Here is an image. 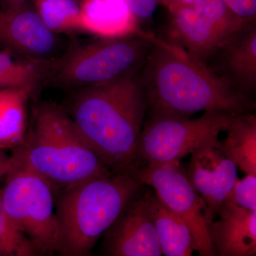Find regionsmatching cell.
<instances>
[{"label":"cell","mask_w":256,"mask_h":256,"mask_svg":"<svg viewBox=\"0 0 256 256\" xmlns=\"http://www.w3.org/2000/svg\"><path fill=\"white\" fill-rule=\"evenodd\" d=\"M136 68L82 88L69 116L92 151L114 173L140 169L138 146L148 102Z\"/></svg>","instance_id":"obj_1"},{"label":"cell","mask_w":256,"mask_h":256,"mask_svg":"<svg viewBox=\"0 0 256 256\" xmlns=\"http://www.w3.org/2000/svg\"><path fill=\"white\" fill-rule=\"evenodd\" d=\"M146 56L140 77L149 114L190 117L196 112H250L256 105L207 65L181 47L159 40Z\"/></svg>","instance_id":"obj_2"},{"label":"cell","mask_w":256,"mask_h":256,"mask_svg":"<svg viewBox=\"0 0 256 256\" xmlns=\"http://www.w3.org/2000/svg\"><path fill=\"white\" fill-rule=\"evenodd\" d=\"M14 151L50 182L53 191L112 173L86 142L68 112L54 104L36 106L24 141Z\"/></svg>","instance_id":"obj_3"},{"label":"cell","mask_w":256,"mask_h":256,"mask_svg":"<svg viewBox=\"0 0 256 256\" xmlns=\"http://www.w3.org/2000/svg\"><path fill=\"white\" fill-rule=\"evenodd\" d=\"M142 186L137 174L112 172L60 192L55 212L60 230L58 254L90 255Z\"/></svg>","instance_id":"obj_4"},{"label":"cell","mask_w":256,"mask_h":256,"mask_svg":"<svg viewBox=\"0 0 256 256\" xmlns=\"http://www.w3.org/2000/svg\"><path fill=\"white\" fill-rule=\"evenodd\" d=\"M2 188L3 206L10 220L31 242L38 255L58 254L60 230L50 182L18 153Z\"/></svg>","instance_id":"obj_5"},{"label":"cell","mask_w":256,"mask_h":256,"mask_svg":"<svg viewBox=\"0 0 256 256\" xmlns=\"http://www.w3.org/2000/svg\"><path fill=\"white\" fill-rule=\"evenodd\" d=\"M235 114L212 111L204 112L197 118L149 114L138 141L141 168L148 164L178 162L202 144L227 131Z\"/></svg>","instance_id":"obj_6"},{"label":"cell","mask_w":256,"mask_h":256,"mask_svg":"<svg viewBox=\"0 0 256 256\" xmlns=\"http://www.w3.org/2000/svg\"><path fill=\"white\" fill-rule=\"evenodd\" d=\"M152 44L140 37H126L104 38L79 47L57 60L46 82L82 88L108 82L136 69Z\"/></svg>","instance_id":"obj_7"},{"label":"cell","mask_w":256,"mask_h":256,"mask_svg":"<svg viewBox=\"0 0 256 256\" xmlns=\"http://www.w3.org/2000/svg\"><path fill=\"white\" fill-rule=\"evenodd\" d=\"M137 176L142 185L154 188L160 201L188 224L198 255L217 256L210 235L214 216L192 186L180 162L144 165Z\"/></svg>","instance_id":"obj_8"},{"label":"cell","mask_w":256,"mask_h":256,"mask_svg":"<svg viewBox=\"0 0 256 256\" xmlns=\"http://www.w3.org/2000/svg\"><path fill=\"white\" fill-rule=\"evenodd\" d=\"M102 252L111 256L162 255L154 223L141 190L104 235Z\"/></svg>","instance_id":"obj_9"},{"label":"cell","mask_w":256,"mask_h":256,"mask_svg":"<svg viewBox=\"0 0 256 256\" xmlns=\"http://www.w3.org/2000/svg\"><path fill=\"white\" fill-rule=\"evenodd\" d=\"M186 174L214 216L218 214L238 178L236 164L226 152L218 138L192 152Z\"/></svg>","instance_id":"obj_10"},{"label":"cell","mask_w":256,"mask_h":256,"mask_svg":"<svg viewBox=\"0 0 256 256\" xmlns=\"http://www.w3.org/2000/svg\"><path fill=\"white\" fill-rule=\"evenodd\" d=\"M55 33L28 2L0 9V46L20 56L50 60L56 45Z\"/></svg>","instance_id":"obj_11"},{"label":"cell","mask_w":256,"mask_h":256,"mask_svg":"<svg viewBox=\"0 0 256 256\" xmlns=\"http://www.w3.org/2000/svg\"><path fill=\"white\" fill-rule=\"evenodd\" d=\"M220 218L212 222L210 235L217 256L256 255V212L237 205L230 196L220 207Z\"/></svg>","instance_id":"obj_12"},{"label":"cell","mask_w":256,"mask_h":256,"mask_svg":"<svg viewBox=\"0 0 256 256\" xmlns=\"http://www.w3.org/2000/svg\"><path fill=\"white\" fill-rule=\"evenodd\" d=\"M80 4V30L102 38L140 37L152 44L159 40L141 30L124 0H82Z\"/></svg>","instance_id":"obj_13"},{"label":"cell","mask_w":256,"mask_h":256,"mask_svg":"<svg viewBox=\"0 0 256 256\" xmlns=\"http://www.w3.org/2000/svg\"><path fill=\"white\" fill-rule=\"evenodd\" d=\"M214 55L220 58L218 74L250 97L256 88V22L244 25L227 38Z\"/></svg>","instance_id":"obj_14"},{"label":"cell","mask_w":256,"mask_h":256,"mask_svg":"<svg viewBox=\"0 0 256 256\" xmlns=\"http://www.w3.org/2000/svg\"><path fill=\"white\" fill-rule=\"evenodd\" d=\"M171 14L170 31L174 44L206 62L224 40L191 4L166 5Z\"/></svg>","instance_id":"obj_15"},{"label":"cell","mask_w":256,"mask_h":256,"mask_svg":"<svg viewBox=\"0 0 256 256\" xmlns=\"http://www.w3.org/2000/svg\"><path fill=\"white\" fill-rule=\"evenodd\" d=\"M149 208L162 254L190 256L196 250L194 238L188 224L165 206L156 192H143Z\"/></svg>","instance_id":"obj_16"},{"label":"cell","mask_w":256,"mask_h":256,"mask_svg":"<svg viewBox=\"0 0 256 256\" xmlns=\"http://www.w3.org/2000/svg\"><path fill=\"white\" fill-rule=\"evenodd\" d=\"M32 88L0 90V150L16 149L24 142L28 131L26 108L34 92Z\"/></svg>","instance_id":"obj_17"},{"label":"cell","mask_w":256,"mask_h":256,"mask_svg":"<svg viewBox=\"0 0 256 256\" xmlns=\"http://www.w3.org/2000/svg\"><path fill=\"white\" fill-rule=\"evenodd\" d=\"M14 55L6 50H0V90L26 87L36 90L40 84L46 82L58 60Z\"/></svg>","instance_id":"obj_18"},{"label":"cell","mask_w":256,"mask_h":256,"mask_svg":"<svg viewBox=\"0 0 256 256\" xmlns=\"http://www.w3.org/2000/svg\"><path fill=\"white\" fill-rule=\"evenodd\" d=\"M227 132L222 141L226 152L246 174H256V114H235Z\"/></svg>","instance_id":"obj_19"},{"label":"cell","mask_w":256,"mask_h":256,"mask_svg":"<svg viewBox=\"0 0 256 256\" xmlns=\"http://www.w3.org/2000/svg\"><path fill=\"white\" fill-rule=\"evenodd\" d=\"M34 6L54 33L80 30V4L78 0H34Z\"/></svg>","instance_id":"obj_20"},{"label":"cell","mask_w":256,"mask_h":256,"mask_svg":"<svg viewBox=\"0 0 256 256\" xmlns=\"http://www.w3.org/2000/svg\"><path fill=\"white\" fill-rule=\"evenodd\" d=\"M191 4L224 41L248 24L236 14L223 0H195Z\"/></svg>","instance_id":"obj_21"},{"label":"cell","mask_w":256,"mask_h":256,"mask_svg":"<svg viewBox=\"0 0 256 256\" xmlns=\"http://www.w3.org/2000/svg\"><path fill=\"white\" fill-rule=\"evenodd\" d=\"M38 256L31 242L6 214L0 190V256Z\"/></svg>","instance_id":"obj_22"},{"label":"cell","mask_w":256,"mask_h":256,"mask_svg":"<svg viewBox=\"0 0 256 256\" xmlns=\"http://www.w3.org/2000/svg\"><path fill=\"white\" fill-rule=\"evenodd\" d=\"M228 196L239 206L256 212V174H248L237 178Z\"/></svg>","instance_id":"obj_23"},{"label":"cell","mask_w":256,"mask_h":256,"mask_svg":"<svg viewBox=\"0 0 256 256\" xmlns=\"http://www.w3.org/2000/svg\"><path fill=\"white\" fill-rule=\"evenodd\" d=\"M232 11L246 23L256 22V0H223Z\"/></svg>","instance_id":"obj_24"},{"label":"cell","mask_w":256,"mask_h":256,"mask_svg":"<svg viewBox=\"0 0 256 256\" xmlns=\"http://www.w3.org/2000/svg\"><path fill=\"white\" fill-rule=\"evenodd\" d=\"M131 12L139 20H146L154 14L161 0H124Z\"/></svg>","instance_id":"obj_25"},{"label":"cell","mask_w":256,"mask_h":256,"mask_svg":"<svg viewBox=\"0 0 256 256\" xmlns=\"http://www.w3.org/2000/svg\"><path fill=\"white\" fill-rule=\"evenodd\" d=\"M12 163V156H8L0 150V178L5 176Z\"/></svg>","instance_id":"obj_26"},{"label":"cell","mask_w":256,"mask_h":256,"mask_svg":"<svg viewBox=\"0 0 256 256\" xmlns=\"http://www.w3.org/2000/svg\"><path fill=\"white\" fill-rule=\"evenodd\" d=\"M28 2V0H2V8L18 6V5L24 4Z\"/></svg>","instance_id":"obj_27"},{"label":"cell","mask_w":256,"mask_h":256,"mask_svg":"<svg viewBox=\"0 0 256 256\" xmlns=\"http://www.w3.org/2000/svg\"><path fill=\"white\" fill-rule=\"evenodd\" d=\"M195 0H161L164 6L170 4H191Z\"/></svg>","instance_id":"obj_28"},{"label":"cell","mask_w":256,"mask_h":256,"mask_svg":"<svg viewBox=\"0 0 256 256\" xmlns=\"http://www.w3.org/2000/svg\"></svg>","instance_id":"obj_29"}]
</instances>
